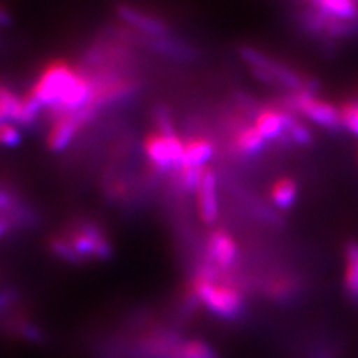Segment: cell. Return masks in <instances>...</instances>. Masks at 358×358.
<instances>
[{"label":"cell","instance_id":"obj_11","mask_svg":"<svg viewBox=\"0 0 358 358\" xmlns=\"http://www.w3.org/2000/svg\"><path fill=\"white\" fill-rule=\"evenodd\" d=\"M118 17L127 22L129 26L138 29L139 31L147 33V35L163 38L169 33V26L160 18H155L147 13H142L141 9L134 8L131 5L121 3L117 6Z\"/></svg>","mask_w":358,"mask_h":358},{"label":"cell","instance_id":"obj_20","mask_svg":"<svg viewBox=\"0 0 358 358\" xmlns=\"http://www.w3.org/2000/svg\"><path fill=\"white\" fill-rule=\"evenodd\" d=\"M342 127L358 138V102H350L341 108Z\"/></svg>","mask_w":358,"mask_h":358},{"label":"cell","instance_id":"obj_13","mask_svg":"<svg viewBox=\"0 0 358 358\" xmlns=\"http://www.w3.org/2000/svg\"><path fill=\"white\" fill-rule=\"evenodd\" d=\"M215 147L214 143L205 138H196L185 143L184 159L179 169H187V167H193V169H205V166L209 160L214 157Z\"/></svg>","mask_w":358,"mask_h":358},{"label":"cell","instance_id":"obj_15","mask_svg":"<svg viewBox=\"0 0 358 358\" xmlns=\"http://www.w3.org/2000/svg\"><path fill=\"white\" fill-rule=\"evenodd\" d=\"M234 145L241 154L259 155L266 147V141L254 126H243L236 133Z\"/></svg>","mask_w":358,"mask_h":358},{"label":"cell","instance_id":"obj_6","mask_svg":"<svg viewBox=\"0 0 358 358\" xmlns=\"http://www.w3.org/2000/svg\"><path fill=\"white\" fill-rule=\"evenodd\" d=\"M66 238L69 239L73 250L83 260H108L110 259L112 252H114V248H112L106 234L92 222L80 224Z\"/></svg>","mask_w":358,"mask_h":358},{"label":"cell","instance_id":"obj_12","mask_svg":"<svg viewBox=\"0 0 358 358\" xmlns=\"http://www.w3.org/2000/svg\"><path fill=\"white\" fill-rule=\"evenodd\" d=\"M289 117V110L266 108L257 114L254 127L259 130V133L264 138L266 142L276 141L287 133Z\"/></svg>","mask_w":358,"mask_h":358},{"label":"cell","instance_id":"obj_7","mask_svg":"<svg viewBox=\"0 0 358 358\" xmlns=\"http://www.w3.org/2000/svg\"><path fill=\"white\" fill-rule=\"evenodd\" d=\"M42 109V105L31 93L20 97L13 88L0 83V114L5 121L20 126H31Z\"/></svg>","mask_w":358,"mask_h":358},{"label":"cell","instance_id":"obj_18","mask_svg":"<svg viewBox=\"0 0 358 358\" xmlns=\"http://www.w3.org/2000/svg\"><path fill=\"white\" fill-rule=\"evenodd\" d=\"M50 248L51 251L60 257L62 260L67 262V263H72V264H78V263H83L84 260L81 259L78 252L73 250L72 243L69 242L66 236H55L50 241Z\"/></svg>","mask_w":358,"mask_h":358},{"label":"cell","instance_id":"obj_5","mask_svg":"<svg viewBox=\"0 0 358 358\" xmlns=\"http://www.w3.org/2000/svg\"><path fill=\"white\" fill-rule=\"evenodd\" d=\"M291 108L299 110L301 115L306 117L313 124L326 129H339L342 127L341 109L334 105L326 102L313 94L310 90L294 93L289 99Z\"/></svg>","mask_w":358,"mask_h":358},{"label":"cell","instance_id":"obj_19","mask_svg":"<svg viewBox=\"0 0 358 358\" xmlns=\"http://www.w3.org/2000/svg\"><path fill=\"white\" fill-rule=\"evenodd\" d=\"M287 134L291 138V141L300 145V147H308V145H310L313 141L312 131L308 129V126L303 124L301 121H299L293 114H291L288 121Z\"/></svg>","mask_w":358,"mask_h":358},{"label":"cell","instance_id":"obj_21","mask_svg":"<svg viewBox=\"0 0 358 358\" xmlns=\"http://www.w3.org/2000/svg\"><path fill=\"white\" fill-rule=\"evenodd\" d=\"M22 142V134L13 122H3L0 126V145L8 148H15Z\"/></svg>","mask_w":358,"mask_h":358},{"label":"cell","instance_id":"obj_14","mask_svg":"<svg viewBox=\"0 0 358 358\" xmlns=\"http://www.w3.org/2000/svg\"><path fill=\"white\" fill-rule=\"evenodd\" d=\"M309 2L320 14L330 18L354 21L358 17L357 0H309Z\"/></svg>","mask_w":358,"mask_h":358},{"label":"cell","instance_id":"obj_3","mask_svg":"<svg viewBox=\"0 0 358 358\" xmlns=\"http://www.w3.org/2000/svg\"><path fill=\"white\" fill-rule=\"evenodd\" d=\"M241 57L243 62L248 63L251 72L255 78L266 84H276L284 85L294 93L303 92V90H310L306 84L305 78L300 76L296 71L289 69V67L275 62L267 54L259 51L252 47H242L239 50Z\"/></svg>","mask_w":358,"mask_h":358},{"label":"cell","instance_id":"obj_17","mask_svg":"<svg viewBox=\"0 0 358 358\" xmlns=\"http://www.w3.org/2000/svg\"><path fill=\"white\" fill-rule=\"evenodd\" d=\"M345 285L350 296L358 300V243H350L346 248Z\"/></svg>","mask_w":358,"mask_h":358},{"label":"cell","instance_id":"obj_24","mask_svg":"<svg viewBox=\"0 0 358 358\" xmlns=\"http://www.w3.org/2000/svg\"><path fill=\"white\" fill-rule=\"evenodd\" d=\"M8 230H9L8 222L5 220H0V238H3L5 234L8 233Z\"/></svg>","mask_w":358,"mask_h":358},{"label":"cell","instance_id":"obj_4","mask_svg":"<svg viewBox=\"0 0 358 358\" xmlns=\"http://www.w3.org/2000/svg\"><path fill=\"white\" fill-rule=\"evenodd\" d=\"M143 150L155 167H159L162 171H167L172 169V167H181L185 143L179 139L176 131L171 134H162L155 131L145 138Z\"/></svg>","mask_w":358,"mask_h":358},{"label":"cell","instance_id":"obj_2","mask_svg":"<svg viewBox=\"0 0 358 358\" xmlns=\"http://www.w3.org/2000/svg\"><path fill=\"white\" fill-rule=\"evenodd\" d=\"M81 72H76L71 64L54 62L45 67L31 90V94L38 99L42 108L57 112L66 96L76 84Z\"/></svg>","mask_w":358,"mask_h":358},{"label":"cell","instance_id":"obj_23","mask_svg":"<svg viewBox=\"0 0 358 358\" xmlns=\"http://www.w3.org/2000/svg\"><path fill=\"white\" fill-rule=\"evenodd\" d=\"M18 331L22 334V338H26L30 342H41L43 339L42 331L36 326H33L31 322H27V321L20 322Z\"/></svg>","mask_w":358,"mask_h":358},{"label":"cell","instance_id":"obj_16","mask_svg":"<svg viewBox=\"0 0 358 358\" xmlns=\"http://www.w3.org/2000/svg\"><path fill=\"white\" fill-rule=\"evenodd\" d=\"M299 194L297 184L289 178H281L272 185L271 199L273 205L279 209H289L296 203Z\"/></svg>","mask_w":358,"mask_h":358},{"label":"cell","instance_id":"obj_1","mask_svg":"<svg viewBox=\"0 0 358 358\" xmlns=\"http://www.w3.org/2000/svg\"><path fill=\"white\" fill-rule=\"evenodd\" d=\"M192 291L199 301L212 313L224 320H236L245 310V299L239 287L222 282L221 279L196 276Z\"/></svg>","mask_w":358,"mask_h":358},{"label":"cell","instance_id":"obj_22","mask_svg":"<svg viewBox=\"0 0 358 358\" xmlns=\"http://www.w3.org/2000/svg\"><path fill=\"white\" fill-rule=\"evenodd\" d=\"M206 169V167H205ZM205 169H193V167H187V169H181V182L182 187L187 189V192H197V188L200 185L201 176H203Z\"/></svg>","mask_w":358,"mask_h":358},{"label":"cell","instance_id":"obj_8","mask_svg":"<svg viewBox=\"0 0 358 358\" xmlns=\"http://www.w3.org/2000/svg\"><path fill=\"white\" fill-rule=\"evenodd\" d=\"M96 110L97 108L90 105L88 108L80 112H75V114L59 117L55 120L48 133V139H47L48 148L54 152L64 151L72 143L78 131H80V129L85 124V122L93 120Z\"/></svg>","mask_w":358,"mask_h":358},{"label":"cell","instance_id":"obj_25","mask_svg":"<svg viewBox=\"0 0 358 358\" xmlns=\"http://www.w3.org/2000/svg\"><path fill=\"white\" fill-rule=\"evenodd\" d=\"M3 122H8V121H5V118L2 117V114H0V126H2V124H3Z\"/></svg>","mask_w":358,"mask_h":358},{"label":"cell","instance_id":"obj_10","mask_svg":"<svg viewBox=\"0 0 358 358\" xmlns=\"http://www.w3.org/2000/svg\"><path fill=\"white\" fill-rule=\"evenodd\" d=\"M208 252L210 263L221 271H227L238 260V243L227 231L215 230L208 241Z\"/></svg>","mask_w":358,"mask_h":358},{"label":"cell","instance_id":"obj_26","mask_svg":"<svg viewBox=\"0 0 358 358\" xmlns=\"http://www.w3.org/2000/svg\"><path fill=\"white\" fill-rule=\"evenodd\" d=\"M357 2H358V0H357Z\"/></svg>","mask_w":358,"mask_h":358},{"label":"cell","instance_id":"obj_9","mask_svg":"<svg viewBox=\"0 0 358 358\" xmlns=\"http://www.w3.org/2000/svg\"><path fill=\"white\" fill-rule=\"evenodd\" d=\"M197 208L200 220L214 224L218 218V189L215 172L206 167L197 188Z\"/></svg>","mask_w":358,"mask_h":358}]
</instances>
